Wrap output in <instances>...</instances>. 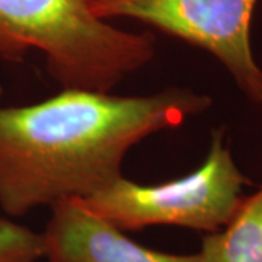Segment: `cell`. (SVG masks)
<instances>
[{
  "instance_id": "277c9868",
  "label": "cell",
  "mask_w": 262,
  "mask_h": 262,
  "mask_svg": "<svg viewBox=\"0 0 262 262\" xmlns=\"http://www.w3.org/2000/svg\"><path fill=\"white\" fill-rule=\"evenodd\" d=\"M96 18H133L204 48L233 76L252 102L262 103V70L251 48L256 0H86Z\"/></svg>"
},
{
  "instance_id": "3957f363",
  "label": "cell",
  "mask_w": 262,
  "mask_h": 262,
  "mask_svg": "<svg viewBox=\"0 0 262 262\" xmlns=\"http://www.w3.org/2000/svg\"><path fill=\"white\" fill-rule=\"evenodd\" d=\"M246 184L249 179L236 166L225 133L217 130L206 162L192 173L159 185H139L120 175L82 200L122 232L166 225L213 233L233 217Z\"/></svg>"
},
{
  "instance_id": "52a82bcc",
  "label": "cell",
  "mask_w": 262,
  "mask_h": 262,
  "mask_svg": "<svg viewBox=\"0 0 262 262\" xmlns=\"http://www.w3.org/2000/svg\"><path fill=\"white\" fill-rule=\"evenodd\" d=\"M44 258L42 234L0 219V262H35Z\"/></svg>"
},
{
  "instance_id": "8992f818",
  "label": "cell",
  "mask_w": 262,
  "mask_h": 262,
  "mask_svg": "<svg viewBox=\"0 0 262 262\" xmlns=\"http://www.w3.org/2000/svg\"><path fill=\"white\" fill-rule=\"evenodd\" d=\"M203 262H262V188L244 198L222 232L203 239Z\"/></svg>"
},
{
  "instance_id": "5b68a950",
  "label": "cell",
  "mask_w": 262,
  "mask_h": 262,
  "mask_svg": "<svg viewBox=\"0 0 262 262\" xmlns=\"http://www.w3.org/2000/svg\"><path fill=\"white\" fill-rule=\"evenodd\" d=\"M41 234L48 262H203L200 253L173 255L136 244L94 213L82 198L53 204Z\"/></svg>"
},
{
  "instance_id": "6da1fadb",
  "label": "cell",
  "mask_w": 262,
  "mask_h": 262,
  "mask_svg": "<svg viewBox=\"0 0 262 262\" xmlns=\"http://www.w3.org/2000/svg\"><path fill=\"white\" fill-rule=\"evenodd\" d=\"M210 105V96L178 88L147 96L64 89L34 105L0 108V207L18 217L88 198L121 175L134 144Z\"/></svg>"
},
{
  "instance_id": "7a4b0ae2",
  "label": "cell",
  "mask_w": 262,
  "mask_h": 262,
  "mask_svg": "<svg viewBox=\"0 0 262 262\" xmlns=\"http://www.w3.org/2000/svg\"><path fill=\"white\" fill-rule=\"evenodd\" d=\"M32 48L64 89L110 92L153 58L155 39L114 28L86 0H0V58L20 61Z\"/></svg>"
}]
</instances>
